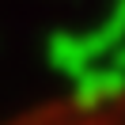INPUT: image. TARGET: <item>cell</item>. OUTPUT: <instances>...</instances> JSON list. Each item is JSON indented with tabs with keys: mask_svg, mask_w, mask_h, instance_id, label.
Listing matches in <instances>:
<instances>
[{
	"mask_svg": "<svg viewBox=\"0 0 125 125\" xmlns=\"http://www.w3.org/2000/svg\"><path fill=\"white\" fill-rule=\"evenodd\" d=\"M11 125H125V99H87L68 106H46Z\"/></svg>",
	"mask_w": 125,
	"mask_h": 125,
	"instance_id": "obj_1",
	"label": "cell"
}]
</instances>
